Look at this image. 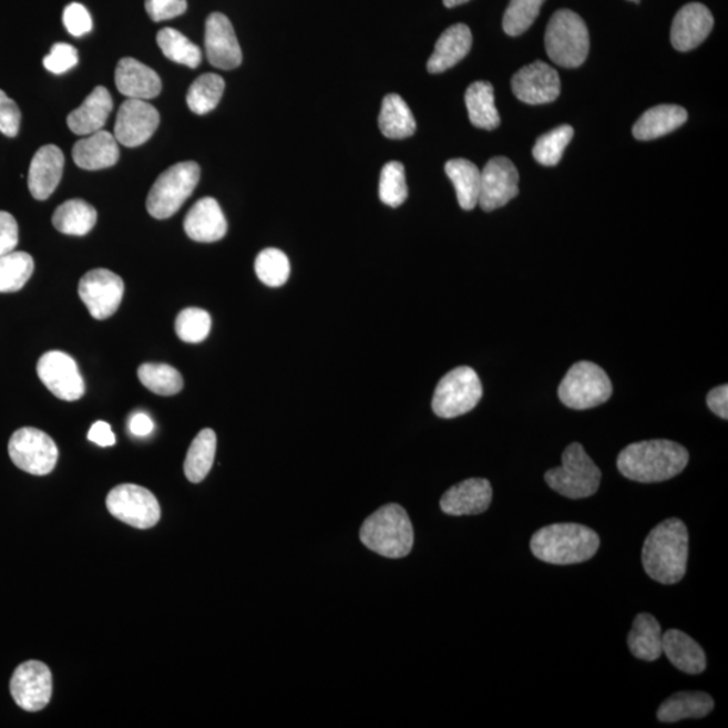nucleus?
<instances>
[{
	"label": "nucleus",
	"instance_id": "nucleus-36",
	"mask_svg": "<svg viewBox=\"0 0 728 728\" xmlns=\"http://www.w3.org/2000/svg\"><path fill=\"white\" fill-rule=\"evenodd\" d=\"M226 89V83L219 74L204 73L193 81L186 93V104L197 115H205L214 111L219 104Z\"/></svg>",
	"mask_w": 728,
	"mask_h": 728
},
{
	"label": "nucleus",
	"instance_id": "nucleus-3",
	"mask_svg": "<svg viewBox=\"0 0 728 728\" xmlns=\"http://www.w3.org/2000/svg\"><path fill=\"white\" fill-rule=\"evenodd\" d=\"M601 539L587 526L553 524L533 534L531 550L541 562L571 565L588 562L599 550Z\"/></svg>",
	"mask_w": 728,
	"mask_h": 728
},
{
	"label": "nucleus",
	"instance_id": "nucleus-21",
	"mask_svg": "<svg viewBox=\"0 0 728 728\" xmlns=\"http://www.w3.org/2000/svg\"><path fill=\"white\" fill-rule=\"evenodd\" d=\"M64 165V153L59 146L45 145L34 154L30 164L28 184L31 195L37 201H47L52 196L61 182Z\"/></svg>",
	"mask_w": 728,
	"mask_h": 728
},
{
	"label": "nucleus",
	"instance_id": "nucleus-46",
	"mask_svg": "<svg viewBox=\"0 0 728 728\" xmlns=\"http://www.w3.org/2000/svg\"><path fill=\"white\" fill-rule=\"evenodd\" d=\"M62 22H64L68 33L73 37H83L89 34L92 30V17L90 11L80 3H71L66 6L64 14H62Z\"/></svg>",
	"mask_w": 728,
	"mask_h": 728
},
{
	"label": "nucleus",
	"instance_id": "nucleus-24",
	"mask_svg": "<svg viewBox=\"0 0 728 728\" xmlns=\"http://www.w3.org/2000/svg\"><path fill=\"white\" fill-rule=\"evenodd\" d=\"M120 142L105 130L84 136L74 143V164L84 171H102L114 166L120 160Z\"/></svg>",
	"mask_w": 728,
	"mask_h": 728
},
{
	"label": "nucleus",
	"instance_id": "nucleus-53",
	"mask_svg": "<svg viewBox=\"0 0 728 728\" xmlns=\"http://www.w3.org/2000/svg\"><path fill=\"white\" fill-rule=\"evenodd\" d=\"M443 2L445 8L452 9V8H457V6L470 2V0H443Z\"/></svg>",
	"mask_w": 728,
	"mask_h": 728
},
{
	"label": "nucleus",
	"instance_id": "nucleus-20",
	"mask_svg": "<svg viewBox=\"0 0 728 728\" xmlns=\"http://www.w3.org/2000/svg\"><path fill=\"white\" fill-rule=\"evenodd\" d=\"M493 501V488L488 479L472 478L452 485L441 496L440 507L448 515H476L488 510Z\"/></svg>",
	"mask_w": 728,
	"mask_h": 728
},
{
	"label": "nucleus",
	"instance_id": "nucleus-48",
	"mask_svg": "<svg viewBox=\"0 0 728 728\" xmlns=\"http://www.w3.org/2000/svg\"><path fill=\"white\" fill-rule=\"evenodd\" d=\"M145 9L154 22H162L183 16L188 3L186 0H145Z\"/></svg>",
	"mask_w": 728,
	"mask_h": 728
},
{
	"label": "nucleus",
	"instance_id": "nucleus-22",
	"mask_svg": "<svg viewBox=\"0 0 728 728\" xmlns=\"http://www.w3.org/2000/svg\"><path fill=\"white\" fill-rule=\"evenodd\" d=\"M115 84L123 96L139 99V101H151V99L157 98L162 90L157 72L132 58L117 62Z\"/></svg>",
	"mask_w": 728,
	"mask_h": 728
},
{
	"label": "nucleus",
	"instance_id": "nucleus-4",
	"mask_svg": "<svg viewBox=\"0 0 728 728\" xmlns=\"http://www.w3.org/2000/svg\"><path fill=\"white\" fill-rule=\"evenodd\" d=\"M360 541L388 558H402L412 551L414 532L404 509L390 503L371 514L360 529Z\"/></svg>",
	"mask_w": 728,
	"mask_h": 728
},
{
	"label": "nucleus",
	"instance_id": "nucleus-50",
	"mask_svg": "<svg viewBox=\"0 0 728 728\" xmlns=\"http://www.w3.org/2000/svg\"><path fill=\"white\" fill-rule=\"evenodd\" d=\"M709 410L719 416L720 419H728V386L721 384L709 391L707 396Z\"/></svg>",
	"mask_w": 728,
	"mask_h": 728
},
{
	"label": "nucleus",
	"instance_id": "nucleus-41",
	"mask_svg": "<svg viewBox=\"0 0 728 728\" xmlns=\"http://www.w3.org/2000/svg\"><path fill=\"white\" fill-rule=\"evenodd\" d=\"M574 129L568 124H563L551 133H546L536 142L533 147V157L539 164L544 166H556L563 158L566 146L574 139Z\"/></svg>",
	"mask_w": 728,
	"mask_h": 728
},
{
	"label": "nucleus",
	"instance_id": "nucleus-23",
	"mask_svg": "<svg viewBox=\"0 0 728 728\" xmlns=\"http://www.w3.org/2000/svg\"><path fill=\"white\" fill-rule=\"evenodd\" d=\"M227 221L219 203L213 197L198 201L186 214L184 229L192 240L214 243L227 234Z\"/></svg>",
	"mask_w": 728,
	"mask_h": 728
},
{
	"label": "nucleus",
	"instance_id": "nucleus-32",
	"mask_svg": "<svg viewBox=\"0 0 728 728\" xmlns=\"http://www.w3.org/2000/svg\"><path fill=\"white\" fill-rule=\"evenodd\" d=\"M378 123L382 134L389 140L409 139L416 133L417 127L412 111L397 93H390L383 99Z\"/></svg>",
	"mask_w": 728,
	"mask_h": 728
},
{
	"label": "nucleus",
	"instance_id": "nucleus-17",
	"mask_svg": "<svg viewBox=\"0 0 728 728\" xmlns=\"http://www.w3.org/2000/svg\"><path fill=\"white\" fill-rule=\"evenodd\" d=\"M514 95L521 102L537 105L555 102L562 91L558 73L543 61L522 68L512 80Z\"/></svg>",
	"mask_w": 728,
	"mask_h": 728
},
{
	"label": "nucleus",
	"instance_id": "nucleus-44",
	"mask_svg": "<svg viewBox=\"0 0 728 728\" xmlns=\"http://www.w3.org/2000/svg\"><path fill=\"white\" fill-rule=\"evenodd\" d=\"M544 2L545 0H510L505 17H503L505 33L512 37L524 34L537 20Z\"/></svg>",
	"mask_w": 728,
	"mask_h": 728
},
{
	"label": "nucleus",
	"instance_id": "nucleus-12",
	"mask_svg": "<svg viewBox=\"0 0 728 728\" xmlns=\"http://www.w3.org/2000/svg\"><path fill=\"white\" fill-rule=\"evenodd\" d=\"M124 295L123 279L114 271L95 269L79 283V296L93 319L105 320L115 315Z\"/></svg>",
	"mask_w": 728,
	"mask_h": 728
},
{
	"label": "nucleus",
	"instance_id": "nucleus-39",
	"mask_svg": "<svg viewBox=\"0 0 728 728\" xmlns=\"http://www.w3.org/2000/svg\"><path fill=\"white\" fill-rule=\"evenodd\" d=\"M140 381L146 389L158 396L178 394L184 388V379L174 367L164 363H145L139 369Z\"/></svg>",
	"mask_w": 728,
	"mask_h": 728
},
{
	"label": "nucleus",
	"instance_id": "nucleus-40",
	"mask_svg": "<svg viewBox=\"0 0 728 728\" xmlns=\"http://www.w3.org/2000/svg\"><path fill=\"white\" fill-rule=\"evenodd\" d=\"M255 273H257L260 283L270 286V288H279L289 279V258L278 248H266L255 259Z\"/></svg>",
	"mask_w": 728,
	"mask_h": 728
},
{
	"label": "nucleus",
	"instance_id": "nucleus-6",
	"mask_svg": "<svg viewBox=\"0 0 728 728\" xmlns=\"http://www.w3.org/2000/svg\"><path fill=\"white\" fill-rule=\"evenodd\" d=\"M562 465L545 474L552 490L570 500L593 496L601 485L602 472L582 444L572 443L563 453Z\"/></svg>",
	"mask_w": 728,
	"mask_h": 728
},
{
	"label": "nucleus",
	"instance_id": "nucleus-51",
	"mask_svg": "<svg viewBox=\"0 0 728 728\" xmlns=\"http://www.w3.org/2000/svg\"><path fill=\"white\" fill-rule=\"evenodd\" d=\"M89 439L99 447L115 445V434L107 422L98 421L90 429Z\"/></svg>",
	"mask_w": 728,
	"mask_h": 728
},
{
	"label": "nucleus",
	"instance_id": "nucleus-26",
	"mask_svg": "<svg viewBox=\"0 0 728 728\" xmlns=\"http://www.w3.org/2000/svg\"><path fill=\"white\" fill-rule=\"evenodd\" d=\"M472 33L464 23H457L448 28L435 42L434 52L428 60V71L443 73L455 66L470 53Z\"/></svg>",
	"mask_w": 728,
	"mask_h": 728
},
{
	"label": "nucleus",
	"instance_id": "nucleus-38",
	"mask_svg": "<svg viewBox=\"0 0 728 728\" xmlns=\"http://www.w3.org/2000/svg\"><path fill=\"white\" fill-rule=\"evenodd\" d=\"M158 47L166 59L185 66L197 68L202 64V49L195 45L178 30L165 28L158 31Z\"/></svg>",
	"mask_w": 728,
	"mask_h": 728
},
{
	"label": "nucleus",
	"instance_id": "nucleus-34",
	"mask_svg": "<svg viewBox=\"0 0 728 728\" xmlns=\"http://www.w3.org/2000/svg\"><path fill=\"white\" fill-rule=\"evenodd\" d=\"M96 221V209L80 198L62 203L53 215V226L65 235L84 236L92 232Z\"/></svg>",
	"mask_w": 728,
	"mask_h": 728
},
{
	"label": "nucleus",
	"instance_id": "nucleus-47",
	"mask_svg": "<svg viewBox=\"0 0 728 728\" xmlns=\"http://www.w3.org/2000/svg\"><path fill=\"white\" fill-rule=\"evenodd\" d=\"M21 110L6 92L0 90V133L6 136H17L21 126Z\"/></svg>",
	"mask_w": 728,
	"mask_h": 728
},
{
	"label": "nucleus",
	"instance_id": "nucleus-42",
	"mask_svg": "<svg viewBox=\"0 0 728 728\" xmlns=\"http://www.w3.org/2000/svg\"><path fill=\"white\" fill-rule=\"evenodd\" d=\"M408 195L403 165L398 161L389 162L383 166L379 178V198L389 207L397 208L407 202Z\"/></svg>",
	"mask_w": 728,
	"mask_h": 728
},
{
	"label": "nucleus",
	"instance_id": "nucleus-2",
	"mask_svg": "<svg viewBox=\"0 0 728 728\" xmlns=\"http://www.w3.org/2000/svg\"><path fill=\"white\" fill-rule=\"evenodd\" d=\"M689 536L683 521L669 519L647 534L643 564L647 575L662 584H676L687 572Z\"/></svg>",
	"mask_w": 728,
	"mask_h": 728
},
{
	"label": "nucleus",
	"instance_id": "nucleus-31",
	"mask_svg": "<svg viewBox=\"0 0 728 728\" xmlns=\"http://www.w3.org/2000/svg\"><path fill=\"white\" fill-rule=\"evenodd\" d=\"M465 105L472 124L478 129L500 127V112L495 107L494 86L489 81H475L465 92Z\"/></svg>",
	"mask_w": 728,
	"mask_h": 728
},
{
	"label": "nucleus",
	"instance_id": "nucleus-13",
	"mask_svg": "<svg viewBox=\"0 0 728 728\" xmlns=\"http://www.w3.org/2000/svg\"><path fill=\"white\" fill-rule=\"evenodd\" d=\"M37 375L54 397L62 401H78L85 393L84 379L71 355L62 351L43 353L37 365Z\"/></svg>",
	"mask_w": 728,
	"mask_h": 728
},
{
	"label": "nucleus",
	"instance_id": "nucleus-18",
	"mask_svg": "<svg viewBox=\"0 0 728 728\" xmlns=\"http://www.w3.org/2000/svg\"><path fill=\"white\" fill-rule=\"evenodd\" d=\"M205 53L211 65L232 71L242 64V49L233 23L222 12H214L205 22Z\"/></svg>",
	"mask_w": 728,
	"mask_h": 728
},
{
	"label": "nucleus",
	"instance_id": "nucleus-52",
	"mask_svg": "<svg viewBox=\"0 0 728 728\" xmlns=\"http://www.w3.org/2000/svg\"><path fill=\"white\" fill-rule=\"evenodd\" d=\"M130 432L136 438H146L154 431V422L146 413H135L130 420Z\"/></svg>",
	"mask_w": 728,
	"mask_h": 728
},
{
	"label": "nucleus",
	"instance_id": "nucleus-11",
	"mask_svg": "<svg viewBox=\"0 0 728 728\" xmlns=\"http://www.w3.org/2000/svg\"><path fill=\"white\" fill-rule=\"evenodd\" d=\"M105 503L116 520L136 529H151L157 525L161 519L157 498L141 485H116L110 491Z\"/></svg>",
	"mask_w": 728,
	"mask_h": 728
},
{
	"label": "nucleus",
	"instance_id": "nucleus-37",
	"mask_svg": "<svg viewBox=\"0 0 728 728\" xmlns=\"http://www.w3.org/2000/svg\"><path fill=\"white\" fill-rule=\"evenodd\" d=\"M34 271V259L23 252L0 257V294H14L28 284Z\"/></svg>",
	"mask_w": 728,
	"mask_h": 728
},
{
	"label": "nucleus",
	"instance_id": "nucleus-49",
	"mask_svg": "<svg viewBox=\"0 0 728 728\" xmlns=\"http://www.w3.org/2000/svg\"><path fill=\"white\" fill-rule=\"evenodd\" d=\"M18 223L16 217L0 211V257L16 252L18 245Z\"/></svg>",
	"mask_w": 728,
	"mask_h": 728
},
{
	"label": "nucleus",
	"instance_id": "nucleus-43",
	"mask_svg": "<svg viewBox=\"0 0 728 728\" xmlns=\"http://www.w3.org/2000/svg\"><path fill=\"white\" fill-rule=\"evenodd\" d=\"M211 327V315L201 308H186L176 319V334L185 344H202L208 338Z\"/></svg>",
	"mask_w": 728,
	"mask_h": 728
},
{
	"label": "nucleus",
	"instance_id": "nucleus-16",
	"mask_svg": "<svg viewBox=\"0 0 728 728\" xmlns=\"http://www.w3.org/2000/svg\"><path fill=\"white\" fill-rule=\"evenodd\" d=\"M160 112L147 101L127 99L117 111L114 135L121 145L139 147L157 132Z\"/></svg>",
	"mask_w": 728,
	"mask_h": 728
},
{
	"label": "nucleus",
	"instance_id": "nucleus-9",
	"mask_svg": "<svg viewBox=\"0 0 728 728\" xmlns=\"http://www.w3.org/2000/svg\"><path fill=\"white\" fill-rule=\"evenodd\" d=\"M483 386L475 370L462 366L441 378L434 390L432 409L440 419H457L471 412L482 400Z\"/></svg>",
	"mask_w": 728,
	"mask_h": 728
},
{
	"label": "nucleus",
	"instance_id": "nucleus-10",
	"mask_svg": "<svg viewBox=\"0 0 728 728\" xmlns=\"http://www.w3.org/2000/svg\"><path fill=\"white\" fill-rule=\"evenodd\" d=\"M9 455L18 469L31 475H48L59 460V448L51 435L35 428H22L11 435Z\"/></svg>",
	"mask_w": 728,
	"mask_h": 728
},
{
	"label": "nucleus",
	"instance_id": "nucleus-54",
	"mask_svg": "<svg viewBox=\"0 0 728 728\" xmlns=\"http://www.w3.org/2000/svg\"><path fill=\"white\" fill-rule=\"evenodd\" d=\"M634 2H638V0H634Z\"/></svg>",
	"mask_w": 728,
	"mask_h": 728
},
{
	"label": "nucleus",
	"instance_id": "nucleus-5",
	"mask_svg": "<svg viewBox=\"0 0 728 728\" xmlns=\"http://www.w3.org/2000/svg\"><path fill=\"white\" fill-rule=\"evenodd\" d=\"M545 48L550 59L560 66L583 65L589 52L586 22L574 11L558 10L547 23Z\"/></svg>",
	"mask_w": 728,
	"mask_h": 728
},
{
	"label": "nucleus",
	"instance_id": "nucleus-35",
	"mask_svg": "<svg viewBox=\"0 0 728 728\" xmlns=\"http://www.w3.org/2000/svg\"><path fill=\"white\" fill-rule=\"evenodd\" d=\"M216 433L213 429H203L192 441L184 463L185 476L192 483H201L213 469L216 455Z\"/></svg>",
	"mask_w": 728,
	"mask_h": 728
},
{
	"label": "nucleus",
	"instance_id": "nucleus-15",
	"mask_svg": "<svg viewBox=\"0 0 728 728\" xmlns=\"http://www.w3.org/2000/svg\"><path fill=\"white\" fill-rule=\"evenodd\" d=\"M520 174L506 157L491 158L481 172L478 204L485 213L505 207L519 196Z\"/></svg>",
	"mask_w": 728,
	"mask_h": 728
},
{
	"label": "nucleus",
	"instance_id": "nucleus-19",
	"mask_svg": "<svg viewBox=\"0 0 728 728\" xmlns=\"http://www.w3.org/2000/svg\"><path fill=\"white\" fill-rule=\"evenodd\" d=\"M714 29V17L705 4L688 3L671 23L670 41L678 52H689L705 42Z\"/></svg>",
	"mask_w": 728,
	"mask_h": 728
},
{
	"label": "nucleus",
	"instance_id": "nucleus-45",
	"mask_svg": "<svg viewBox=\"0 0 728 728\" xmlns=\"http://www.w3.org/2000/svg\"><path fill=\"white\" fill-rule=\"evenodd\" d=\"M79 64L76 48L70 43H54L51 53L43 59V66L53 74H62L73 70Z\"/></svg>",
	"mask_w": 728,
	"mask_h": 728
},
{
	"label": "nucleus",
	"instance_id": "nucleus-29",
	"mask_svg": "<svg viewBox=\"0 0 728 728\" xmlns=\"http://www.w3.org/2000/svg\"><path fill=\"white\" fill-rule=\"evenodd\" d=\"M634 657L644 662H656L663 656V632L652 614H638L627 637Z\"/></svg>",
	"mask_w": 728,
	"mask_h": 728
},
{
	"label": "nucleus",
	"instance_id": "nucleus-8",
	"mask_svg": "<svg viewBox=\"0 0 728 728\" xmlns=\"http://www.w3.org/2000/svg\"><path fill=\"white\" fill-rule=\"evenodd\" d=\"M612 396L613 383L606 371L593 362L572 366L558 388L560 401L575 410L599 407Z\"/></svg>",
	"mask_w": 728,
	"mask_h": 728
},
{
	"label": "nucleus",
	"instance_id": "nucleus-7",
	"mask_svg": "<svg viewBox=\"0 0 728 728\" xmlns=\"http://www.w3.org/2000/svg\"><path fill=\"white\" fill-rule=\"evenodd\" d=\"M201 182V166L193 161L180 162L155 180L148 192L146 208L155 219L172 217L183 207Z\"/></svg>",
	"mask_w": 728,
	"mask_h": 728
},
{
	"label": "nucleus",
	"instance_id": "nucleus-30",
	"mask_svg": "<svg viewBox=\"0 0 728 728\" xmlns=\"http://www.w3.org/2000/svg\"><path fill=\"white\" fill-rule=\"evenodd\" d=\"M715 701L706 693H678L659 706L658 720L675 724L683 719H700L712 711Z\"/></svg>",
	"mask_w": 728,
	"mask_h": 728
},
{
	"label": "nucleus",
	"instance_id": "nucleus-33",
	"mask_svg": "<svg viewBox=\"0 0 728 728\" xmlns=\"http://www.w3.org/2000/svg\"><path fill=\"white\" fill-rule=\"evenodd\" d=\"M447 176L457 189L460 207L472 211L476 207L481 192V171L471 161L457 158L445 164Z\"/></svg>",
	"mask_w": 728,
	"mask_h": 728
},
{
	"label": "nucleus",
	"instance_id": "nucleus-28",
	"mask_svg": "<svg viewBox=\"0 0 728 728\" xmlns=\"http://www.w3.org/2000/svg\"><path fill=\"white\" fill-rule=\"evenodd\" d=\"M688 120V112L680 105L662 104L647 110L633 127L634 139L653 141L675 132Z\"/></svg>",
	"mask_w": 728,
	"mask_h": 728
},
{
	"label": "nucleus",
	"instance_id": "nucleus-25",
	"mask_svg": "<svg viewBox=\"0 0 728 728\" xmlns=\"http://www.w3.org/2000/svg\"><path fill=\"white\" fill-rule=\"evenodd\" d=\"M114 101L105 86L93 90L80 107L66 117L68 127L76 135H91L103 130L107 123Z\"/></svg>",
	"mask_w": 728,
	"mask_h": 728
},
{
	"label": "nucleus",
	"instance_id": "nucleus-1",
	"mask_svg": "<svg viewBox=\"0 0 728 728\" xmlns=\"http://www.w3.org/2000/svg\"><path fill=\"white\" fill-rule=\"evenodd\" d=\"M689 453L670 440L639 441L625 448L618 457L622 475L639 483L669 481L686 469Z\"/></svg>",
	"mask_w": 728,
	"mask_h": 728
},
{
	"label": "nucleus",
	"instance_id": "nucleus-14",
	"mask_svg": "<svg viewBox=\"0 0 728 728\" xmlns=\"http://www.w3.org/2000/svg\"><path fill=\"white\" fill-rule=\"evenodd\" d=\"M52 674L40 662L23 663L12 675L10 690L12 699L24 711L37 712L45 708L52 698Z\"/></svg>",
	"mask_w": 728,
	"mask_h": 728
},
{
	"label": "nucleus",
	"instance_id": "nucleus-27",
	"mask_svg": "<svg viewBox=\"0 0 728 728\" xmlns=\"http://www.w3.org/2000/svg\"><path fill=\"white\" fill-rule=\"evenodd\" d=\"M663 653L678 670L688 675H700L706 670V653L688 634L671 628L663 634Z\"/></svg>",
	"mask_w": 728,
	"mask_h": 728
}]
</instances>
